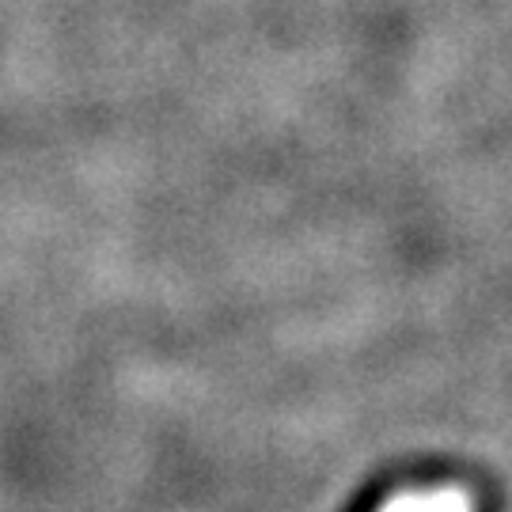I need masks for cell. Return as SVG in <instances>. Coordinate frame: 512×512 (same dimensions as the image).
<instances>
[{"label":"cell","instance_id":"cell-2","mask_svg":"<svg viewBox=\"0 0 512 512\" xmlns=\"http://www.w3.org/2000/svg\"><path fill=\"white\" fill-rule=\"evenodd\" d=\"M433 512H475V501L463 486H437L433 490Z\"/></svg>","mask_w":512,"mask_h":512},{"label":"cell","instance_id":"cell-1","mask_svg":"<svg viewBox=\"0 0 512 512\" xmlns=\"http://www.w3.org/2000/svg\"><path fill=\"white\" fill-rule=\"evenodd\" d=\"M376 512H433V490H403V494H391Z\"/></svg>","mask_w":512,"mask_h":512}]
</instances>
